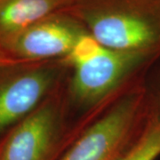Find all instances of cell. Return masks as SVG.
Instances as JSON below:
<instances>
[{
	"mask_svg": "<svg viewBox=\"0 0 160 160\" xmlns=\"http://www.w3.org/2000/svg\"><path fill=\"white\" fill-rule=\"evenodd\" d=\"M66 59L0 66V141L64 83Z\"/></svg>",
	"mask_w": 160,
	"mask_h": 160,
	"instance_id": "5b68a950",
	"label": "cell"
},
{
	"mask_svg": "<svg viewBox=\"0 0 160 160\" xmlns=\"http://www.w3.org/2000/svg\"><path fill=\"white\" fill-rule=\"evenodd\" d=\"M86 31L66 10L44 18L24 30L3 50L7 63L48 62L66 58Z\"/></svg>",
	"mask_w": 160,
	"mask_h": 160,
	"instance_id": "8992f818",
	"label": "cell"
},
{
	"mask_svg": "<svg viewBox=\"0 0 160 160\" xmlns=\"http://www.w3.org/2000/svg\"><path fill=\"white\" fill-rule=\"evenodd\" d=\"M147 85L148 93H149V103L151 111L160 118V67L159 70L155 75V79L151 85Z\"/></svg>",
	"mask_w": 160,
	"mask_h": 160,
	"instance_id": "30bf717a",
	"label": "cell"
},
{
	"mask_svg": "<svg viewBox=\"0 0 160 160\" xmlns=\"http://www.w3.org/2000/svg\"><path fill=\"white\" fill-rule=\"evenodd\" d=\"M2 144H3V139L0 141V156H1V150H2Z\"/></svg>",
	"mask_w": 160,
	"mask_h": 160,
	"instance_id": "7c38bea8",
	"label": "cell"
},
{
	"mask_svg": "<svg viewBox=\"0 0 160 160\" xmlns=\"http://www.w3.org/2000/svg\"><path fill=\"white\" fill-rule=\"evenodd\" d=\"M159 60L103 47L96 56L70 67L67 81L69 108H81L84 117L90 114L147 74Z\"/></svg>",
	"mask_w": 160,
	"mask_h": 160,
	"instance_id": "277c9868",
	"label": "cell"
},
{
	"mask_svg": "<svg viewBox=\"0 0 160 160\" xmlns=\"http://www.w3.org/2000/svg\"><path fill=\"white\" fill-rule=\"evenodd\" d=\"M66 11L107 49L160 58V0H75Z\"/></svg>",
	"mask_w": 160,
	"mask_h": 160,
	"instance_id": "6da1fadb",
	"label": "cell"
},
{
	"mask_svg": "<svg viewBox=\"0 0 160 160\" xmlns=\"http://www.w3.org/2000/svg\"><path fill=\"white\" fill-rule=\"evenodd\" d=\"M67 81L6 134L0 160L60 159L80 132L67 124Z\"/></svg>",
	"mask_w": 160,
	"mask_h": 160,
	"instance_id": "3957f363",
	"label": "cell"
},
{
	"mask_svg": "<svg viewBox=\"0 0 160 160\" xmlns=\"http://www.w3.org/2000/svg\"><path fill=\"white\" fill-rule=\"evenodd\" d=\"M102 48L103 46L93 37L86 33L76 42L70 53L65 59L69 66L72 67L96 56Z\"/></svg>",
	"mask_w": 160,
	"mask_h": 160,
	"instance_id": "9c48e42d",
	"label": "cell"
},
{
	"mask_svg": "<svg viewBox=\"0 0 160 160\" xmlns=\"http://www.w3.org/2000/svg\"><path fill=\"white\" fill-rule=\"evenodd\" d=\"M5 64H6V62H5V57H4V55H3L2 52H1V50H0V66L5 65Z\"/></svg>",
	"mask_w": 160,
	"mask_h": 160,
	"instance_id": "8fae6325",
	"label": "cell"
},
{
	"mask_svg": "<svg viewBox=\"0 0 160 160\" xmlns=\"http://www.w3.org/2000/svg\"><path fill=\"white\" fill-rule=\"evenodd\" d=\"M149 113L144 76L103 108L59 160H118L143 129Z\"/></svg>",
	"mask_w": 160,
	"mask_h": 160,
	"instance_id": "7a4b0ae2",
	"label": "cell"
},
{
	"mask_svg": "<svg viewBox=\"0 0 160 160\" xmlns=\"http://www.w3.org/2000/svg\"><path fill=\"white\" fill-rule=\"evenodd\" d=\"M160 156V118L151 111L143 129L118 160H156Z\"/></svg>",
	"mask_w": 160,
	"mask_h": 160,
	"instance_id": "ba28073f",
	"label": "cell"
},
{
	"mask_svg": "<svg viewBox=\"0 0 160 160\" xmlns=\"http://www.w3.org/2000/svg\"><path fill=\"white\" fill-rule=\"evenodd\" d=\"M75 0H0V50L35 23L67 10Z\"/></svg>",
	"mask_w": 160,
	"mask_h": 160,
	"instance_id": "52a82bcc",
	"label": "cell"
}]
</instances>
